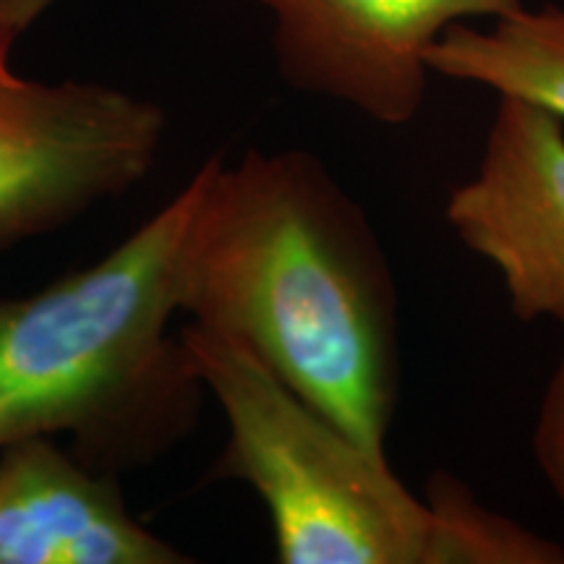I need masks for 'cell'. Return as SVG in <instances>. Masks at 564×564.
<instances>
[{
	"instance_id": "5b68a950",
	"label": "cell",
	"mask_w": 564,
	"mask_h": 564,
	"mask_svg": "<svg viewBox=\"0 0 564 564\" xmlns=\"http://www.w3.org/2000/svg\"><path fill=\"white\" fill-rule=\"evenodd\" d=\"M272 17L280 79L384 126L419 116L426 55L453 24L502 19L523 0H259Z\"/></svg>"
},
{
	"instance_id": "9c48e42d",
	"label": "cell",
	"mask_w": 564,
	"mask_h": 564,
	"mask_svg": "<svg viewBox=\"0 0 564 564\" xmlns=\"http://www.w3.org/2000/svg\"><path fill=\"white\" fill-rule=\"evenodd\" d=\"M429 531L423 564H564V549L505 514L486 510L460 478L426 484Z\"/></svg>"
},
{
	"instance_id": "6da1fadb",
	"label": "cell",
	"mask_w": 564,
	"mask_h": 564,
	"mask_svg": "<svg viewBox=\"0 0 564 564\" xmlns=\"http://www.w3.org/2000/svg\"><path fill=\"white\" fill-rule=\"evenodd\" d=\"M178 312L387 457L400 398V295L361 204L303 150L220 154L194 173Z\"/></svg>"
},
{
	"instance_id": "3957f363",
	"label": "cell",
	"mask_w": 564,
	"mask_h": 564,
	"mask_svg": "<svg viewBox=\"0 0 564 564\" xmlns=\"http://www.w3.org/2000/svg\"><path fill=\"white\" fill-rule=\"evenodd\" d=\"M181 340L228 423L209 478L259 494L278 562L423 564L426 502L387 457L371 455L241 343L196 324Z\"/></svg>"
},
{
	"instance_id": "52a82bcc",
	"label": "cell",
	"mask_w": 564,
	"mask_h": 564,
	"mask_svg": "<svg viewBox=\"0 0 564 564\" xmlns=\"http://www.w3.org/2000/svg\"><path fill=\"white\" fill-rule=\"evenodd\" d=\"M133 518L121 478L30 436L0 449V564H186Z\"/></svg>"
},
{
	"instance_id": "ba28073f",
	"label": "cell",
	"mask_w": 564,
	"mask_h": 564,
	"mask_svg": "<svg viewBox=\"0 0 564 564\" xmlns=\"http://www.w3.org/2000/svg\"><path fill=\"white\" fill-rule=\"evenodd\" d=\"M432 74L518 97L564 121V9H520L489 30L453 24L426 55Z\"/></svg>"
},
{
	"instance_id": "30bf717a",
	"label": "cell",
	"mask_w": 564,
	"mask_h": 564,
	"mask_svg": "<svg viewBox=\"0 0 564 564\" xmlns=\"http://www.w3.org/2000/svg\"><path fill=\"white\" fill-rule=\"evenodd\" d=\"M533 457L554 497L564 505V356L541 394L533 426Z\"/></svg>"
},
{
	"instance_id": "8fae6325",
	"label": "cell",
	"mask_w": 564,
	"mask_h": 564,
	"mask_svg": "<svg viewBox=\"0 0 564 564\" xmlns=\"http://www.w3.org/2000/svg\"><path fill=\"white\" fill-rule=\"evenodd\" d=\"M53 3L55 0H0V24L21 37Z\"/></svg>"
},
{
	"instance_id": "7a4b0ae2",
	"label": "cell",
	"mask_w": 564,
	"mask_h": 564,
	"mask_svg": "<svg viewBox=\"0 0 564 564\" xmlns=\"http://www.w3.org/2000/svg\"><path fill=\"white\" fill-rule=\"evenodd\" d=\"M194 202L192 175L97 264L0 299V449L66 434L84 468L121 478L194 432L207 390L167 333Z\"/></svg>"
},
{
	"instance_id": "8992f818",
	"label": "cell",
	"mask_w": 564,
	"mask_h": 564,
	"mask_svg": "<svg viewBox=\"0 0 564 564\" xmlns=\"http://www.w3.org/2000/svg\"><path fill=\"white\" fill-rule=\"evenodd\" d=\"M449 228L502 278L520 322L564 327V121L499 97L476 173L449 194Z\"/></svg>"
},
{
	"instance_id": "277c9868",
	"label": "cell",
	"mask_w": 564,
	"mask_h": 564,
	"mask_svg": "<svg viewBox=\"0 0 564 564\" xmlns=\"http://www.w3.org/2000/svg\"><path fill=\"white\" fill-rule=\"evenodd\" d=\"M0 24V251L79 220L152 173L167 116L95 82L47 84L11 68Z\"/></svg>"
}]
</instances>
